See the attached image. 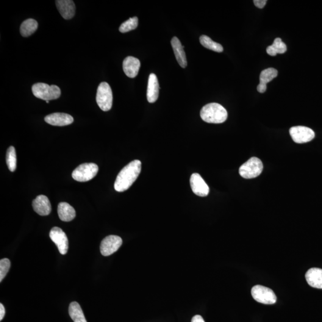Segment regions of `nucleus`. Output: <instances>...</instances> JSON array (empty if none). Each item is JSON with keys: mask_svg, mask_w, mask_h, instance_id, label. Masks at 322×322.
Listing matches in <instances>:
<instances>
[{"mask_svg": "<svg viewBox=\"0 0 322 322\" xmlns=\"http://www.w3.org/2000/svg\"><path fill=\"white\" fill-rule=\"evenodd\" d=\"M5 309L4 305L2 304H0V321H1L3 319L5 316Z\"/></svg>", "mask_w": 322, "mask_h": 322, "instance_id": "30", "label": "nucleus"}, {"mask_svg": "<svg viewBox=\"0 0 322 322\" xmlns=\"http://www.w3.org/2000/svg\"><path fill=\"white\" fill-rule=\"evenodd\" d=\"M277 71L274 68L265 69L261 72L260 76V84L258 85L257 90L261 93H265L267 90V84L271 81L277 76Z\"/></svg>", "mask_w": 322, "mask_h": 322, "instance_id": "17", "label": "nucleus"}, {"mask_svg": "<svg viewBox=\"0 0 322 322\" xmlns=\"http://www.w3.org/2000/svg\"><path fill=\"white\" fill-rule=\"evenodd\" d=\"M200 43L205 48L218 53L223 52V47L221 44L215 42L207 35H202L199 38Z\"/></svg>", "mask_w": 322, "mask_h": 322, "instance_id": "24", "label": "nucleus"}, {"mask_svg": "<svg viewBox=\"0 0 322 322\" xmlns=\"http://www.w3.org/2000/svg\"><path fill=\"white\" fill-rule=\"evenodd\" d=\"M252 297L255 301L264 304L276 303L277 297L271 289L262 285H255L251 290Z\"/></svg>", "mask_w": 322, "mask_h": 322, "instance_id": "7", "label": "nucleus"}, {"mask_svg": "<svg viewBox=\"0 0 322 322\" xmlns=\"http://www.w3.org/2000/svg\"><path fill=\"white\" fill-rule=\"evenodd\" d=\"M171 46L173 47V51L176 55V59L180 66L183 68L187 67L188 65L187 56L183 47L182 45L179 38L174 37L171 40Z\"/></svg>", "mask_w": 322, "mask_h": 322, "instance_id": "19", "label": "nucleus"}, {"mask_svg": "<svg viewBox=\"0 0 322 322\" xmlns=\"http://www.w3.org/2000/svg\"><path fill=\"white\" fill-rule=\"evenodd\" d=\"M140 68V60L137 58L129 56L123 62V70L128 77L134 79L137 76Z\"/></svg>", "mask_w": 322, "mask_h": 322, "instance_id": "15", "label": "nucleus"}, {"mask_svg": "<svg viewBox=\"0 0 322 322\" xmlns=\"http://www.w3.org/2000/svg\"><path fill=\"white\" fill-rule=\"evenodd\" d=\"M32 207L35 212L41 216L48 215L51 213V202L45 195L38 196L33 201Z\"/></svg>", "mask_w": 322, "mask_h": 322, "instance_id": "13", "label": "nucleus"}, {"mask_svg": "<svg viewBox=\"0 0 322 322\" xmlns=\"http://www.w3.org/2000/svg\"><path fill=\"white\" fill-rule=\"evenodd\" d=\"M263 165L259 158L252 157L241 166L240 174L246 179L256 178L262 173Z\"/></svg>", "mask_w": 322, "mask_h": 322, "instance_id": "4", "label": "nucleus"}, {"mask_svg": "<svg viewBox=\"0 0 322 322\" xmlns=\"http://www.w3.org/2000/svg\"><path fill=\"white\" fill-rule=\"evenodd\" d=\"M138 18H131L129 20L124 22L119 27V30L121 33H126L137 28L138 27Z\"/></svg>", "mask_w": 322, "mask_h": 322, "instance_id": "26", "label": "nucleus"}, {"mask_svg": "<svg viewBox=\"0 0 322 322\" xmlns=\"http://www.w3.org/2000/svg\"><path fill=\"white\" fill-rule=\"evenodd\" d=\"M38 22L33 19H28L23 22L20 27V32L24 37H29L37 30Z\"/></svg>", "mask_w": 322, "mask_h": 322, "instance_id": "22", "label": "nucleus"}, {"mask_svg": "<svg viewBox=\"0 0 322 322\" xmlns=\"http://www.w3.org/2000/svg\"><path fill=\"white\" fill-rule=\"evenodd\" d=\"M55 4L62 17L68 20L74 17L76 13V5L72 0H57Z\"/></svg>", "mask_w": 322, "mask_h": 322, "instance_id": "14", "label": "nucleus"}, {"mask_svg": "<svg viewBox=\"0 0 322 322\" xmlns=\"http://www.w3.org/2000/svg\"><path fill=\"white\" fill-rule=\"evenodd\" d=\"M191 322H205L201 316L196 315L191 319Z\"/></svg>", "mask_w": 322, "mask_h": 322, "instance_id": "29", "label": "nucleus"}, {"mask_svg": "<svg viewBox=\"0 0 322 322\" xmlns=\"http://www.w3.org/2000/svg\"><path fill=\"white\" fill-rule=\"evenodd\" d=\"M308 284L313 288L322 289V269L312 268L305 274Z\"/></svg>", "mask_w": 322, "mask_h": 322, "instance_id": "18", "label": "nucleus"}, {"mask_svg": "<svg viewBox=\"0 0 322 322\" xmlns=\"http://www.w3.org/2000/svg\"><path fill=\"white\" fill-rule=\"evenodd\" d=\"M287 51V46L280 38H276L273 44L268 46L266 50L268 54L271 56H275L277 54H284Z\"/></svg>", "mask_w": 322, "mask_h": 322, "instance_id": "23", "label": "nucleus"}, {"mask_svg": "<svg viewBox=\"0 0 322 322\" xmlns=\"http://www.w3.org/2000/svg\"><path fill=\"white\" fill-rule=\"evenodd\" d=\"M50 238L56 245L60 253L65 255L69 248V241L66 233L59 227H54L50 232Z\"/></svg>", "mask_w": 322, "mask_h": 322, "instance_id": "10", "label": "nucleus"}, {"mask_svg": "<svg viewBox=\"0 0 322 322\" xmlns=\"http://www.w3.org/2000/svg\"><path fill=\"white\" fill-rule=\"evenodd\" d=\"M254 3L255 6L259 8V9H263L267 3V1L266 0H254Z\"/></svg>", "mask_w": 322, "mask_h": 322, "instance_id": "28", "label": "nucleus"}, {"mask_svg": "<svg viewBox=\"0 0 322 322\" xmlns=\"http://www.w3.org/2000/svg\"><path fill=\"white\" fill-rule=\"evenodd\" d=\"M160 86L156 75L150 74L148 80L147 99L149 103H155L159 96Z\"/></svg>", "mask_w": 322, "mask_h": 322, "instance_id": "16", "label": "nucleus"}, {"mask_svg": "<svg viewBox=\"0 0 322 322\" xmlns=\"http://www.w3.org/2000/svg\"><path fill=\"white\" fill-rule=\"evenodd\" d=\"M202 120L207 123L221 124L226 121L228 113L225 108L216 103L205 105L201 110Z\"/></svg>", "mask_w": 322, "mask_h": 322, "instance_id": "2", "label": "nucleus"}, {"mask_svg": "<svg viewBox=\"0 0 322 322\" xmlns=\"http://www.w3.org/2000/svg\"><path fill=\"white\" fill-rule=\"evenodd\" d=\"M96 102L100 108L105 112L110 110L112 107L113 94L109 84L103 82L97 91Z\"/></svg>", "mask_w": 322, "mask_h": 322, "instance_id": "5", "label": "nucleus"}, {"mask_svg": "<svg viewBox=\"0 0 322 322\" xmlns=\"http://www.w3.org/2000/svg\"><path fill=\"white\" fill-rule=\"evenodd\" d=\"M98 171L99 167L96 163H84L75 169L72 176L77 182H85L93 179Z\"/></svg>", "mask_w": 322, "mask_h": 322, "instance_id": "6", "label": "nucleus"}, {"mask_svg": "<svg viewBox=\"0 0 322 322\" xmlns=\"http://www.w3.org/2000/svg\"><path fill=\"white\" fill-rule=\"evenodd\" d=\"M6 163L9 170L14 172L17 167V158L15 148L13 146H10L7 149L6 154Z\"/></svg>", "mask_w": 322, "mask_h": 322, "instance_id": "25", "label": "nucleus"}, {"mask_svg": "<svg viewBox=\"0 0 322 322\" xmlns=\"http://www.w3.org/2000/svg\"><path fill=\"white\" fill-rule=\"evenodd\" d=\"M32 91L36 98L49 101L60 98L61 91L57 85H49L45 83L39 82L33 85Z\"/></svg>", "mask_w": 322, "mask_h": 322, "instance_id": "3", "label": "nucleus"}, {"mask_svg": "<svg viewBox=\"0 0 322 322\" xmlns=\"http://www.w3.org/2000/svg\"><path fill=\"white\" fill-rule=\"evenodd\" d=\"M290 134L294 142L299 144L309 142L315 137V133L313 130L304 126L291 128Z\"/></svg>", "mask_w": 322, "mask_h": 322, "instance_id": "8", "label": "nucleus"}, {"mask_svg": "<svg viewBox=\"0 0 322 322\" xmlns=\"http://www.w3.org/2000/svg\"><path fill=\"white\" fill-rule=\"evenodd\" d=\"M141 170V162L134 160L130 162L119 172L115 180L114 188L119 192H123L132 187L138 178Z\"/></svg>", "mask_w": 322, "mask_h": 322, "instance_id": "1", "label": "nucleus"}, {"mask_svg": "<svg viewBox=\"0 0 322 322\" xmlns=\"http://www.w3.org/2000/svg\"><path fill=\"white\" fill-rule=\"evenodd\" d=\"M190 183L191 190L195 195L205 197L209 194V187L199 174L194 173L191 175Z\"/></svg>", "mask_w": 322, "mask_h": 322, "instance_id": "11", "label": "nucleus"}, {"mask_svg": "<svg viewBox=\"0 0 322 322\" xmlns=\"http://www.w3.org/2000/svg\"><path fill=\"white\" fill-rule=\"evenodd\" d=\"M44 120L52 126L63 127L68 126L73 123L74 118L67 113H54L46 116Z\"/></svg>", "mask_w": 322, "mask_h": 322, "instance_id": "12", "label": "nucleus"}, {"mask_svg": "<svg viewBox=\"0 0 322 322\" xmlns=\"http://www.w3.org/2000/svg\"><path fill=\"white\" fill-rule=\"evenodd\" d=\"M57 212L60 220L63 221L73 220L76 216V210L66 202H60L58 205Z\"/></svg>", "mask_w": 322, "mask_h": 322, "instance_id": "20", "label": "nucleus"}, {"mask_svg": "<svg viewBox=\"0 0 322 322\" xmlns=\"http://www.w3.org/2000/svg\"><path fill=\"white\" fill-rule=\"evenodd\" d=\"M10 261L7 259H1L0 261V282H2L10 268Z\"/></svg>", "mask_w": 322, "mask_h": 322, "instance_id": "27", "label": "nucleus"}, {"mask_svg": "<svg viewBox=\"0 0 322 322\" xmlns=\"http://www.w3.org/2000/svg\"><path fill=\"white\" fill-rule=\"evenodd\" d=\"M123 244V240L118 236L110 235L103 240L101 244V252L105 257L115 253Z\"/></svg>", "mask_w": 322, "mask_h": 322, "instance_id": "9", "label": "nucleus"}, {"mask_svg": "<svg viewBox=\"0 0 322 322\" xmlns=\"http://www.w3.org/2000/svg\"><path fill=\"white\" fill-rule=\"evenodd\" d=\"M47 104H49V101H46Z\"/></svg>", "mask_w": 322, "mask_h": 322, "instance_id": "31", "label": "nucleus"}, {"mask_svg": "<svg viewBox=\"0 0 322 322\" xmlns=\"http://www.w3.org/2000/svg\"><path fill=\"white\" fill-rule=\"evenodd\" d=\"M69 314L74 322H87L81 307L77 302H72L69 305Z\"/></svg>", "mask_w": 322, "mask_h": 322, "instance_id": "21", "label": "nucleus"}]
</instances>
